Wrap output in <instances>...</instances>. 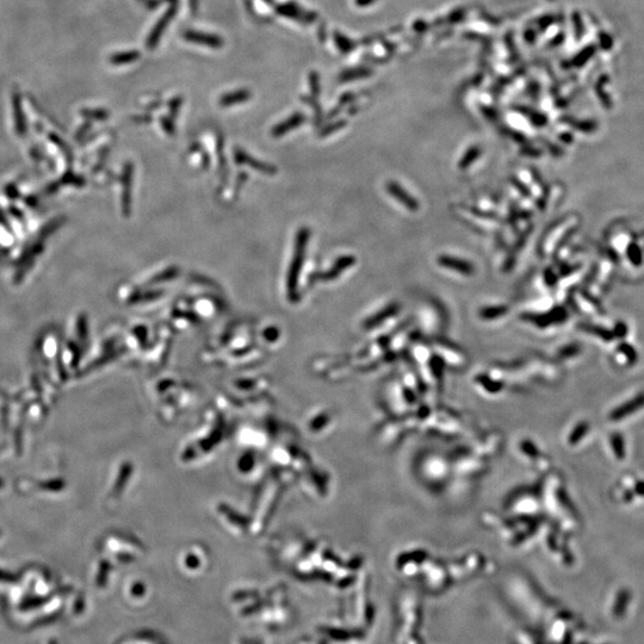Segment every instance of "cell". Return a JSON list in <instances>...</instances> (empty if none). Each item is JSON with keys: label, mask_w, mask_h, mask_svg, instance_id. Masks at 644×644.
I'll use <instances>...</instances> for the list:
<instances>
[{"label": "cell", "mask_w": 644, "mask_h": 644, "mask_svg": "<svg viewBox=\"0 0 644 644\" xmlns=\"http://www.w3.org/2000/svg\"><path fill=\"white\" fill-rule=\"evenodd\" d=\"M334 41L337 43V47L339 48V51L341 53H350L352 49H355V43L351 40H349L348 37L341 35L340 33H335L334 34Z\"/></svg>", "instance_id": "9a60e30c"}, {"label": "cell", "mask_w": 644, "mask_h": 644, "mask_svg": "<svg viewBox=\"0 0 644 644\" xmlns=\"http://www.w3.org/2000/svg\"><path fill=\"white\" fill-rule=\"evenodd\" d=\"M276 12L279 13V15L283 17H288V18L300 20V22H302V23H311V22H314L315 18H316V15H315V13L309 12V11H304L303 9H301L299 5L295 4V3H286V4L278 5L277 8H276Z\"/></svg>", "instance_id": "5b68a950"}, {"label": "cell", "mask_w": 644, "mask_h": 644, "mask_svg": "<svg viewBox=\"0 0 644 644\" xmlns=\"http://www.w3.org/2000/svg\"><path fill=\"white\" fill-rule=\"evenodd\" d=\"M264 2L267 3V4H270V5L274 4V0H264Z\"/></svg>", "instance_id": "d4e9b609"}, {"label": "cell", "mask_w": 644, "mask_h": 644, "mask_svg": "<svg viewBox=\"0 0 644 644\" xmlns=\"http://www.w3.org/2000/svg\"><path fill=\"white\" fill-rule=\"evenodd\" d=\"M177 272H178V270H177V268H169V270H166L164 274L157 276V278H154L153 281H152V283H160L162 281H167V279L175 278V276L177 275Z\"/></svg>", "instance_id": "44dd1931"}, {"label": "cell", "mask_w": 644, "mask_h": 644, "mask_svg": "<svg viewBox=\"0 0 644 644\" xmlns=\"http://www.w3.org/2000/svg\"><path fill=\"white\" fill-rule=\"evenodd\" d=\"M395 311H396V304H391V307H388L387 309L383 311V313H382V311H381V313L377 314V316H375L374 318H371V320L367 321V325H369V326H371V325H373V324H377V322H380L381 320H383V318L390 316V315L394 314Z\"/></svg>", "instance_id": "ac0fdd59"}, {"label": "cell", "mask_w": 644, "mask_h": 644, "mask_svg": "<svg viewBox=\"0 0 644 644\" xmlns=\"http://www.w3.org/2000/svg\"><path fill=\"white\" fill-rule=\"evenodd\" d=\"M644 407V392H639L636 396H633L631 400L623 403V405L615 407L610 414V419L612 421H619L624 417L632 415L637 410Z\"/></svg>", "instance_id": "3957f363"}, {"label": "cell", "mask_w": 644, "mask_h": 644, "mask_svg": "<svg viewBox=\"0 0 644 644\" xmlns=\"http://www.w3.org/2000/svg\"><path fill=\"white\" fill-rule=\"evenodd\" d=\"M309 81H310L311 93H313L314 97H317L318 92H320V79H318V74L316 72H311L309 77Z\"/></svg>", "instance_id": "d6986e66"}, {"label": "cell", "mask_w": 644, "mask_h": 644, "mask_svg": "<svg viewBox=\"0 0 644 644\" xmlns=\"http://www.w3.org/2000/svg\"><path fill=\"white\" fill-rule=\"evenodd\" d=\"M183 36L184 40L187 42H192V43L201 45H207V47H210L212 49H218L224 45L222 37L214 34L202 33V31L196 30H186L184 31Z\"/></svg>", "instance_id": "277c9868"}, {"label": "cell", "mask_w": 644, "mask_h": 644, "mask_svg": "<svg viewBox=\"0 0 644 644\" xmlns=\"http://www.w3.org/2000/svg\"><path fill=\"white\" fill-rule=\"evenodd\" d=\"M373 3H375V0H356V5L360 6V8H363V6H369L373 4Z\"/></svg>", "instance_id": "cb8c5ba5"}, {"label": "cell", "mask_w": 644, "mask_h": 644, "mask_svg": "<svg viewBox=\"0 0 644 644\" xmlns=\"http://www.w3.org/2000/svg\"><path fill=\"white\" fill-rule=\"evenodd\" d=\"M387 190L389 193L392 194V196H394L396 200L400 202V203H402L403 205H405L409 211H416L417 209H419V204H417V202L414 200L412 196H409V194L406 192V190L402 189V187L398 185L396 183H389L387 185Z\"/></svg>", "instance_id": "52a82bcc"}, {"label": "cell", "mask_w": 644, "mask_h": 644, "mask_svg": "<svg viewBox=\"0 0 644 644\" xmlns=\"http://www.w3.org/2000/svg\"><path fill=\"white\" fill-rule=\"evenodd\" d=\"M480 154H481L480 148H477V147H473L472 150H470L469 152H466L465 157L462 159L461 165H459V167H461V168H465V167H468V166H469L470 164H472V162H473L474 160H475L476 158H479V155H480Z\"/></svg>", "instance_id": "2e32d148"}, {"label": "cell", "mask_w": 644, "mask_h": 644, "mask_svg": "<svg viewBox=\"0 0 644 644\" xmlns=\"http://www.w3.org/2000/svg\"><path fill=\"white\" fill-rule=\"evenodd\" d=\"M507 311V308L506 307H498V308H487V309L482 310V316L484 317H495V316H500Z\"/></svg>", "instance_id": "ffe728a7"}, {"label": "cell", "mask_w": 644, "mask_h": 644, "mask_svg": "<svg viewBox=\"0 0 644 644\" xmlns=\"http://www.w3.org/2000/svg\"><path fill=\"white\" fill-rule=\"evenodd\" d=\"M161 123H164V125H162V127H164V129L166 130V132H167L169 135H172V134H173V126L171 125V123H169L166 118H162Z\"/></svg>", "instance_id": "7402d4cb"}, {"label": "cell", "mask_w": 644, "mask_h": 644, "mask_svg": "<svg viewBox=\"0 0 644 644\" xmlns=\"http://www.w3.org/2000/svg\"><path fill=\"white\" fill-rule=\"evenodd\" d=\"M355 261H356L355 257H341L340 259L337 260V263H335L334 266L332 267L330 271L324 272V274H317L316 281L317 279H320V281L327 282V281H332V279L338 278V276L340 275L342 271H345L346 268L352 266V265L355 264Z\"/></svg>", "instance_id": "9c48e42d"}, {"label": "cell", "mask_w": 644, "mask_h": 644, "mask_svg": "<svg viewBox=\"0 0 644 644\" xmlns=\"http://www.w3.org/2000/svg\"><path fill=\"white\" fill-rule=\"evenodd\" d=\"M635 490H636L637 494H639V495H642V497H644V481H640V482H638V483L636 484Z\"/></svg>", "instance_id": "603a6c76"}, {"label": "cell", "mask_w": 644, "mask_h": 644, "mask_svg": "<svg viewBox=\"0 0 644 644\" xmlns=\"http://www.w3.org/2000/svg\"><path fill=\"white\" fill-rule=\"evenodd\" d=\"M176 13H177V2L172 3L171 6H169V9L164 13V16L158 20V23L155 24L153 30L151 31L150 36H148V40H147L148 49H151V51L152 49H155L157 44L159 43V41H160L161 35L165 33L166 28H167L169 22L173 19V17L176 16Z\"/></svg>", "instance_id": "7a4b0ae2"}, {"label": "cell", "mask_w": 644, "mask_h": 644, "mask_svg": "<svg viewBox=\"0 0 644 644\" xmlns=\"http://www.w3.org/2000/svg\"><path fill=\"white\" fill-rule=\"evenodd\" d=\"M310 232L308 228H301L297 233L295 241V252H293L292 261L290 264L288 274V299L291 302H297L300 300L299 293V278L302 265L307 252V245L309 241Z\"/></svg>", "instance_id": "6da1fadb"}, {"label": "cell", "mask_w": 644, "mask_h": 644, "mask_svg": "<svg viewBox=\"0 0 644 644\" xmlns=\"http://www.w3.org/2000/svg\"><path fill=\"white\" fill-rule=\"evenodd\" d=\"M250 98L251 92L245 90V88H241V90H235L222 95L220 98V104L224 108H227V106H233L235 104H240V103L247 102Z\"/></svg>", "instance_id": "7c38bea8"}, {"label": "cell", "mask_w": 644, "mask_h": 644, "mask_svg": "<svg viewBox=\"0 0 644 644\" xmlns=\"http://www.w3.org/2000/svg\"><path fill=\"white\" fill-rule=\"evenodd\" d=\"M611 445H612V449H613L615 457H617L618 459H623L625 457V443H624V438H623L622 434H619V433L612 434Z\"/></svg>", "instance_id": "5bb4252c"}, {"label": "cell", "mask_w": 644, "mask_h": 644, "mask_svg": "<svg viewBox=\"0 0 644 644\" xmlns=\"http://www.w3.org/2000/svg\"><path fill=\"white\" fill-rule=\"evenodd\" d=\"M140 59V53L137 51H129V52H121L117 54L111 55L110 62L114 65H123V63H130L136 61Z\"/></svg>", "instance_id": "4fadbf2b"}, {"label": "cell", "mask_w": 644, "mask_h": 644, "mask_svg": "<svg viewBox=\"0 0 644 644\" xmlns=\"http://www.w3.org/2000/svg\"><path fill=\"white\" fill-rule=\"evenodd\" d=\"M630 600H631V592H630L629 589L623 588L619 590L617 597H615L613 608H612V611H613V615L615 618L624 617V614L626 613V610H628Z\"/></svg>", "instance_id": "8fae6325"}, {"label": "cell", "mask_w": 644, "mask_h": 644, "mask_svg": "<svg viewBox=\"0 0 644 644\" xmlns=\"http://www.w3.org/2000/svg\"><path fill=\"white\" fill-rule=\"evenodd\" d=\"M304 121H306V116H304L302 112H296V114L290 116L288 119H285V121L279 123L278 126H276L275 128L272 129V136L281 137L283 135H285V134L290 132V130L299 128V127L302 125Z\"/></svg>", "instance_id": "ba28073f"}, {"label": "cell", "mask_w": 644, "mask_h": 644, "mask_svg": "<svg viewBox=\"0 0 644 644\" xmlns=\"http://www.w3.org/2000/svg\"><path fill=\"white\" fill-rule=\"evenodd\" d=\"M438 263H439L441 266L450 268V270L457 271L459 274L463 275H472L475 271V268L468 261L461 260V259H456L454 257H448V256H443L438 259Z\"/></svg>", "instance_id": "30bf717a"}, {"label": "cell", "mask_w": 644, "mask_h": 644, "mask_svg": "<svg viewBox=\"0 0 644 644\" xmlns=\"http://www.w3.org/2000/svg\"><path fill=\"white\" fill-rule=\"evenodd\" d=\"M367 72H365L364 69H349L344 72L340 76V80L341 81H350L353 79H358V78H364Z\"/></svg>", "instance_id": "e0dca14e"}, {"label": "cell", "mask_w": 644, "mask_h": 644, "mask_svg": "<svg viewBox=\"0 0 644 644\" xmlns=\"http://www.w3.org/2000/svg\"><path fill=\"white\" fill-rule=\"evenodd\" d=\"M234 158H235V161H236V164H238V165L239 164L240 165H249L250 167H252L254 169H258V171H260L261 173H265V175L272 176V175H275V173H276V168L274 167V166L266 165V164H264V162L259 161V160H256V159H253L252 157H250V155H247L245 152H242L241 150H235Z\"/></svg>", "instance_id": "8992f818"}]
</instances>
